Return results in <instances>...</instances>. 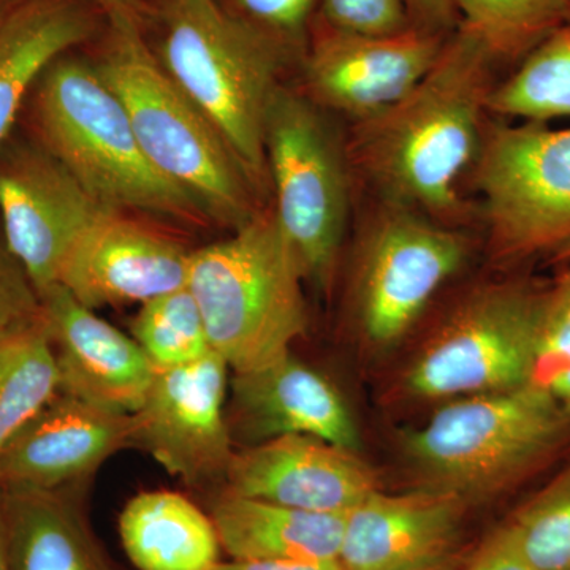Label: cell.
I'll return each mask as SVG.
<instances>
[{"label":"cell","instance_id":"1","mask_svg":"<svg viewBox=\"0 0 570 570\" xmlns=\"http://www.w3.org/2000/svg\"><path fill=\"white\" fill-rule=\"evenodd\" d=\"M499 69L485 43L459 28L411 92L356 122L348 154L385 202L431 217L459 216V181L478 159Z\"/></svg>","mask_w":570,"mask_h":570},{"label":"cell","instance_id":"2","mask_svg":"<svg viewBox=\"0 0 570 570\" xmlns=\"http://www.w3.org/2000/svg\"><path fill=\"white\" fill-rule=\"evenodd\" d=\"M433 489L469 504L534 482L570 460V414L534 384L455 397L404 438Z\"/></svg>","mask_w":570,"mask_h":570},{"label":"cell","instance_id":"3","mask_svg":"<svg viewBox=\"0 0 570 570\" xmlns=\"http://www.w3.org/2000/svg\"><path fill=\"white\" fill-rule=\"evenodd\" d=\"M141 26L130 18H108L97 67L126 108L156 170L189 194L204 213L239 228L255 216L253 183L223 135L149 50Z\"/></svg>","mask_w":570,"mask_h":570},{"label":"cell","instance_id":"4","mask_svg":"<svg viewBox=\"0 0 570 570\" xmlns=\"http://www.w3.org/2000/svg\"><path fill=\"white\" fill-rule=\"evenodd\" d=\"M164 21V69L264 186L266 112L294 52L216 0H168Z\"/></svg>","mask_w":570,"mask_h":570},{"label":"cell","instance_id":"5","mask_svg":"<svg viewBox=\"0 0 570 570\" xmlns=\"http://www.w3.org/2000/svg\"><path fill=\"white\" fill-rule=\"evenodd\" d=\"M303 279L275 213H266L230 238L190 253L186 287L213 351L235 373H246L283 358L305 335Z\"/></svg>","mask_w":570,"mask_h":570},{"label":"cell","instance_id":"6","mask_svg":"<svg viewBox=\"0 0 570 570\" xmlns=\"http://www.w3.org/2000/svg\"><path fill=\"white\" fill-rule=\"evenodd\" d=\"M36 115L47 151L105 208L184 219L204 213L149 163L126 108L94 63L66 55L52 62L39 81Z\"/></svg>","mask_w":570,"mask_h":570},{"label":"cell","instance_id":"7","mask_svg":"<svg viewBox=\"0 0 570 570\" xmlns=\"http://www.w3.org/2000/svg\"><path fill=\"white\" fill-rule=\"evenodd\" d=\"M550 291L551 281L521 273L469 295L409 366V392L455 400L531 384Z\"/></svg>","mask_w":570,"mask_h":570},{"label":"cell","instance_id":"8","mask_svg":"<svg viewBox=\"0 0 570 570\" xmlns=\"http://www.w3.org/2000/svg\"><path fill=\"white\" fill-rule=\"evenodd\" d=\"M265 157L277 224L303 276L326 291L351 204L346 153L316 105L279 86L266 112Z\"/></svg>","mask_w":570,"mask_h":570},{"label":"cell","instance_id":"9","mask_svg":"<svg viewBox=\"0 0 570 570\" xmlns=\"http://www.w3.org/2000/svg\"><path fill=\"white\" fill-rule=\"evenodd\" d=\"M491 253L508 265L557 262L570 250V129L497 124L478 154Z\"/></svg>","mask_w":570,"mask_h":570},{"label":"cell","instance_id":"10","mask_svg":"<svg viewBox=\"0 0 570 570\" xmlns=\"http://www.w3.org/2000/svg\"><path fill=\"white\" fill-rule=\"evenodd\" d=\"M466 253V239L452 228L387 202L366 234L356 273V316L367 341L387 347L406 335Z\"/></svg>","mask_w":570,"mask_h":570},{"label":"cell","instance_id":"11","mask_svg":"<svg viewBox=\"0 0 570 570\" xmlns=\"http://www.w3.org/2000/svg\"><path fill=\"white\" fill-rule=\"evenodd\" d=\"M228 370L214 351L189 365L157 367L132 414V445L197 489L225 483L236 452L225 407Z\"/></svg>","mask_w":570,"mask_h":570},{"label":"cell","instance_id":"12","mask_svg":"<svg viewBox=\"0 0 570 570\" xmlns=\"http://www.w3.org/2000/svg\"><path fill=\"white\" fill-rule=\"evenodd\" d=\"M450 37V36H449ZM449 37L409 28L392 36L337 31L314 22L303 75L314 102L366 121L422 81Z\"/></svg>","mask_w":570,"mask_h":570},{"label":"cell","instance_id":"13","mask_svg":"<svg viewBox=\"0 0 570 570\" xmlns=\"http://www.w3.org/2000/svg\"><path fill=\"white\" fill-rule=\"evenodd\" d=\"M107 212L47 149H20L0 164L3 242L39 296L58 284L71 247Z\"/></svg>","mask_w":570,"mask_h":570},{"label":"cell","instance_id":"14","mask_svg":"<svg viewBox=\"0 0 570 570\" xmlns=\"http://www.w3.org/2000/svg\"><path fill=\"white\" fill-rule=\"evenodd\" d=\"M468 508L459 494L433 487L379 489L346 513L341 569L455 570Z\"/></svg>","mask_w":570,"mask_h":570},{"label":"cell","instance_id":"15","mask_svg":"<svg viewBox=\"0 0 570 570\" xmlns=\"http://www.w3.org/2000/svg\"><path fill=\"white\" fill-rule=\"evenodd\" d=\"M189 264L175 239L107 212L71 247L58 284L89 309L142 305L186 287Z\"/></svg>","mask_w":570,"mask_h":570},{"label":"cell","instance_id":"16","mask_svg":"<svg viewBox=\"0 0 570 570\" xmlns=\"http://www.w3.org/2000/svg\"><path fill=\"white\" fill-rule=\"evenodd\" d=\"M134 415L59 392L0 455V489L62 490L130 448Z\"/></svg>","mask_w":570,"mask_h":570},{"label":"cell","instance_id":"17","mask_svg":"<svg viewBox=\"0 0 570 570\" xmlns=\"http://www.w3.org/2000/svg\"><path fill=\"white\" fill-rule=\"evenodd\" d=\"M224 490L285 508L343 515L379 490V482L355 452L294 434L235 452Z\"/></svg>","mask_w":570,"mask_h":570},{"label":"cell","instance_id":"18","mask_svg":"<svg viewBox=\"0 0 570 570\" xmlns=\"http://www.w3.org/2000/svg\"><path fill=\"white\" fill-rule=\"evenodd\" d=\"M227 423L246 448L269 439L311 436L358 453V426L343 395L318 371L288 352L283 358L235 373Z\"/></svg>","mask_w":570,"mask_h":570},{"label":"cell","instance_id":"19","mask_svg":"<svg viewBox=\"0 0 570 570\" xmlns=\"http://www.w3.org/2000/svg\"><path fill=\"white\" fill-rule=\"evenodd\" d=\"M40 303L61 392L108 411L135 414L157 370L137 341L81 305L61 284L48 288Z\"/></svg>","mask_w":570,"mask_h":570},{"label":"cell","instance_id":"20","mask_svg":"<svg viewBox=\"0 0 570 570\" xmlns=\"http://www.w3.org/2000/svg\"><path fill=\"white\" fill-rule=\"evenodd\" d=\"M208 513L230 560L340 564L346 513L306 512L228 490Z\"/></svg>","mask_w":570,"mask_h":570},{"label":"cell","instance_id":"21","mask_svg":"<svg viewBox=\"0 0 570 570\" xmlns=\"http://www.w3.org/2000/svg\"><path fill=\"white\" fill-rule=\"evenodd\" d=\"M94 31L96 18L82 0H9L0 7V146L29 89Z\"/></svg>","mask_w":570,"mask_h":570},{"label":"cell","instance_id":"22","mask_svg":"<svg viewBox=\"0 0 570 570\" xmlns=\"http://www.w3.org/2000/svg\"><path fill=\"white\" fill-rule=\"evenodd\" d=\"M11 570H116L62 490L0 489Z\"/></svg>","mask_w":570,"mask_h":570},{"label":"cell","instance_id":"23","mask_svg":"<svg viewBox=\"0 0 570 570\" xmlns=\"http://www.w3.org/2000/svg\"><path fill=\"white\" fill-rule=\"evenodd\" d=\"M124 551L138 570H216L223 562L209 513L178 491H142L119 515Z\"/></svg>","mask_w":570,"mask_h":570},{"label":"cell","instance_id":"24","mask_svg":"<svg viewBox=\"0 0 570 570\" xmlns=\"http://www.w3.org/2000/svg\"><path fill=\"white\" fill-rule=\"evenodd\" d=\"M59 392L58 363L43 313L0 330V455Z\"/></svg>","mask_w":570,"mask_h":570},{"label":"cell","instance_id":"25","mask_svg":"<svg viewBox=\"0 0 570 570\" xmlns=\"http://www.w3.org/2000/svg\"><path fill=\"white\" fill-rule=\"evenodd\" d=\"M489 112L531 122L570 118V22L498 81Z\"/></svg>","mask_w":570,"mask_h":570},{"label":"cell","instance_id":"26","mask_svg":"<svg viewBox=\"0 0 570 570\" xmlns=\"http://www.w3.org/2000/svg\"><path fill=\"white\" fill-rule=\"evenodd\" d=\"M455 3L459 28L485 43L499 66L512 70L547 37L570 22V0H455Z\"/></svg>","mask_w":570,"mask_h":570},{"label":"cell","instance_id":"27","mask_svg":"<svg viewBox=\"0 0 570 570\" xmlns=\"http://www.w3.org/2000/svg\"><path fill=\"white\" fill-rule=\"evenodd\" d=\"M538 570H570V460L513 509L502 523Z\"/></svg>","mask_w":570,"mask_h":570},{"label":"cell","instance_id":"28","mask_svg":"<svg viewBox=\"0 0 570 570\" xmlns=\"http://www.w3.org/2000/svg\"><path fill=\"white\" fill-rule=\"evenodd\" d=\"M130 333L156 367L189 365L213 351L200 309L189 288L142 303Z\"/></svg>","mask_w":570,"mask_h":570},{"label":"cell","instance_id":"29","mask_svg":"<svg viewBox=\"0 0 570 570\" xmlns=\"http://www.w3.org/2000/svg\"><path fill=\"white\" fill-rule=\"evenodd\" d=\"M531 384L549 393L570 414V273L566 269L551 281Z\"/></svg>","mask_w":570,"mask_h":570},{"label":"cell","instance_id":"30","mask_svg":"<svg viewBox=\"0 0 570 570\" xmlns=\"http://www.w3.org/2000/svg\"><path fill=\"white\" fill-rule=\"evenodd\" d=\"M230 13L303 58L322 0H230Z\"/></svg>","mask_w":570,"mask_h":570},{"label":"cell","instance_id":"31","mask_svg":"<svg viewBox=\"0 0 570 570\" xmlns=\"http://www.w3.org/2000/svg\"><path fill=\"white\" fill-rule=\"evenodd\" d=\"M317 21L365 36H392L412 28L404 0H322Z\"/></svg>","mask_w":570,"mask_h":570},{"label":"cell","instance_id":"32","mask_svg":"<svg viewBox=\"0 0 570 570\" xmlns=\"http://www.w3.org/2000/svg\"><path fill=\"white\" fill-rule=\"evenodd\" d=\"M40 296L6 242L0 243V330L37 316Z\"/></svg>","mask_w":570,"mask_h":570},{"label":"cell","instance_id":"33","mask_svg":"<svg viewBox=\"0 0 570 570\" xmlns=\"http://www.w3.org/2000/svg\"><path fill=\"white\" fill-rule=\"evenodd\" d=\"M463 570H538L521 557L502 524L475 550Z\"/></svg>","mask_w":570,"mask_h":570},{"label":"cell","instance_id":"34","mask_svg":"<svg viewBox=\"0 0 570 570\" xmlns=\"http://www.w3.org/2000/svg\"><path fill=\"white\" fill-rule=\"evenodd\" d=\"M412 28L449 37L459 29L455 0H404Z\"/></svg>","mask_w":570,"mask_h":570},{"label":"cell","instance_id":"35","mask_svg":"<svg viewBox=\"0 0 570 570\" xmlns=\"http://www.w3.org/2000/svg\"><path fill=\"white\" fill-rule=\"evenodd\" d=\"M82 2L102 10L107 20L108 18L122 17L142 24V21L149 14L148 7L142 0H82Z\"/></svg>","mask_w":570,"mask_h":570},{"label":"cell","instance_id":"36","mask_svg":"<svg viewBox=\"0 0 570 570\" xmlns=\"http://www.w3.org/2000/svg\"><path fill=\"white\" fill-rule=\"evenodd\" d=\"M216 570H343L340 564H299L281 561H223Z\"/></svg>","mask_w":570,"mask_h":570},{"label":"cell","instance_id":"37","mask_svg":"<svg viewBox=\"0 0 570 570\" xmlns=\"http://www.w3.org/2000/svg\"><path fill=\"white\" fill-rule=\"evenodd\" d=\"M0 570H11L7 551L6 528H3L2 501H0Z\"/></svg>","mask_w":570,"mask_h":570},{"label":"cell","instance_id":"38","mask_svg":"<svg viewBox=\"0 0 570 570\" xmlns=\"http://www.w3.org/2000/svg\"><path fill=\"white\" fill-rule=\"evenodd\" d=\"M554 264L560 265V269H566V272L570 273V250L569 253L562 255V257L558 258V261L554 262Z\"/></svg>","mask_w":570,"mask_h":570},{"label":"cell","instance_id":"39","mask_svg":"<svg viewBox=\"0 0 570 570\" xmlns=\"http://www.w3.org/2000/svg\"><path fill=\"white\" fill-rule=\"evenodd\" d=\"M6 2H9V0H0V7H2Z\"/></svg>","mask_w":570,"mask_h":570},{"label":"cell","instance_id":"40","mask_svg":"<svg viewBox=\"0 0 570 570\" xmlns=\"http://www.w3.org/2000/svg\"><path fill=\"white\" fill-rule=\"evenodd\" d=\"M456 570V569H455Z\"/></svg>","mask_w":570,"mask_h":570}]
</instances>
